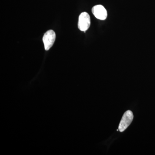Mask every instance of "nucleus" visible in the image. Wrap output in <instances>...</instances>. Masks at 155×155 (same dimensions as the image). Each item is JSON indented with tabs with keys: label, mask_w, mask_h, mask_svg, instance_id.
<instances>
[{
	"label": "nucleus",
	"mask_w": 155,
	"mask_h": 155,
	"mask_svg": "<svg viewBox=\"0 0 155 155\" xmlns=\"http://www.w3.org/2000/svg\"><path fill=\"white\" fill-rule=\"evenodd\" d=\"M91 25L90 15L87 12H82L79 15L78 26L79 30L84 31L88 30Z\"/></svg>",
	"instance_id": "obj_1"
},
{
	"label": "nucleus",
	"mask_w": 155,
	"mask_h": 155,
	"mask_svg": "<svg viewBox=\"0 0 155 155\" xmlns=\"http://www.w3.org/2000/svg\"><path fill=\"white\" fill-rule=\"evenodd\" d=\"M134 116L133 113L130 110L125 112L122 116L119 126V130L120 132H123L126 130L127 127L131 124L133 121Z\"/></svg>",
	"instance_id": "obj_2"
},
{
	"label": "nucleus",
	"mask_w": 155,
	"mask_h": 155,
	"mask_svg": "<svg viewBox=\"0 0 155 155\" xmlns=\"http://www.w3.org/2000/svg\"><path fill=\"white\" fill-rule=\"evenodd\" d=\"M42 39L45 50L48 51L54 44L56 39V34L53 30L48 31L45 33Z\"/></svg>",
	"instance_id": "obj_3"
},
{
	"label": "nucleus",
	"mask_w": 155,
	"mask_h": 155,
	"mask_svg": "<svg viewBox=\"0 0 155 155\" xmlns=\"http://www.w3.org/2000/svg\"><path fill=\"white\" fill-rule=\"evenodd\" d=\"M92 12L96 18L100 20H105L107 17V12L102 5H97L93 7Z\"/></svg>",
	"instance_id": "obj_4"
}]
</instances>
